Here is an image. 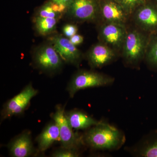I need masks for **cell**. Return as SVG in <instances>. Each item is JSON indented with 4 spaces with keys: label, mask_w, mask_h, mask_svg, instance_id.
<instances>
[{
    "label": "cell",
    "mask_w": 157,
    "mask_h": 157,
    "mask_svg": "<svg viewBox=\"0 0 157 157\" xmlns=\"http://www.w3.org/2000/svg\"><path fill=\"white\" fill-rule=\"evenodd\" d=\"M83 139L88 145L93 148L113 150L123 144L125 137L117 129L101 122L90 129L85 135Z\"/></svg>",
    "instance_id": "cell-1"
},
{
    "label": "cell",
    "mask_w": 157,
    "mask_h": 157,
    "mask_svg": "<svg viewBox=\"0 0 157 157\" xmlns=\"http://www.w3.org/2000/svg\"><path fill=\"white\" fill-rule=\"evenodd\" d=\"M113 80V78L101 73L81 70L73 76L68 86V90L70 97L73 98L80 90L109 85Z\"/></svg>",
    "instance_id": "cell-2"
},
{
    "label": "cell",
    "mask_w": 157,
    "mask_h": 157,
    "mask_svg": "<svg viewBox=\"0 0 157 157\" xmlns=\"http://www.w3.org/2000/svg\"><path fill=\"white\" fill-rule=\"evenodd\" d=\"M52 118L58 126L59 139L63 147L77 149L84 142L83 137L73 132V128L70 125L66 117L63 107L61 106L57 107Z\"/></svg>",
    "instance_id": "cell-3"
},
{
    "label": "cell",
    "mask_w": 157,
    "mask_h": 157,
    "mask_svg": "<svg viewBox=\"0 0 157 157\" xmlns=\"http://www.w3.org/2000/svg\"><path fill=\"white\" fill-rule=\"evenodd\" d=\"M33 61L37 67L47 72H54L61 68L63 61L51 43L43 44L36 49Z\"/></svg>",
    "instance_id": "cell-4"
},
{
    "label": "cell",
    "mask_w": 157,
    "mask_h": 157,
    "mask_svg": "<svg viewBox=\"0 0 157 157\" xmlns=\"http://www.w3.org/2000/svg\"><path fill=\"white\" fill-rule=\"evenodd\" d=\"M99 6L97 0H73L65 14L68 18L78 21H90L96 19Z\"/></svg>",
    "instance_id": "cell-5"
},
{
    "label": "cell",
    "mask_w": 157,
    "mask_h": 157,
    "mask_svg": "<svg viewBox=\"0 0 157 157\" xmlns=\"http://www.w3.org/2000/svg\"><path fill=\"white\" fill-rule=\"evenodd\" d=\"M38 90L29 84L17 95L9 100L5 104L2 112V118L22 113L28 106L32 98L36 95Z\"/></svg>",
    "instance_id": "cell-6"
},
{
    "label": "cell",
    "mask_w": 157,
    "mask_h": 157,
    "mask_svg": "<svg viewBox=\"0 0 157 157\" xmlns=\"http://www.w3.org/2000/svg\"><path fill=\"white\" fill-rule=\"evenodd\" d=\"M145 40L142 34L135 31L129 33L124 40V55L127 62L133 64L143 56Z\"/></svg>",
    "instance_id": "cell-7"
},
{
    "label": "cell",
    "mask_w": 157,
    "mask_h": 157,
    "mask_svg": "<svg viewBox=\"0 0 157 157\" xmlns=\"http://www.w3.org/2000/svg\"><path fill=\"white\" fill-rule=\"evenodd\" d=\"M48 40L53 45L63 60L72 64L76 65L80 61L81 53L70 39L61 35H55Z\"/></svg>",
    "instance_id": "cell-8"
},
{
    "label": "cell",
    "mask_w": 157,
    "mask_h": 157,
    "mask_svg": "<svg viewBox=\"0 0 157 157\" xmlns=\"http://www.w3.org/2000/svg\"><path fill=\"white\" fill-rule=\"evenodd\" d=\"M114 57V52L110 48L103 44H98L91 48L88 59L93 67L101 68L109 63Z\"/></svg>",
    "instance_id": "cell-9"
},
{
    "label": "cell",
    "mask_w": 157,
    "mask_h": 157,
    "mask_svg": "<svg viewBox=\"0 0 157 157\" xmlns=\"http://www.w3.org/2000/svg\"><path fill=\"white\" fill-rule=\"evenodd\" d=\"M11 155L15 157H26L31 155L34 151L30 135L27 133L20 135L10 145Z\"/></svg>",
    "instance_id": "cell-10"
},
{
    "label": "cell",
    "mask_w": 157,
    "mask_h": 157,
    "mask_svg": "<svg viewBox=\"0 0 157 157\" xmlns=\"http://www.w3.org/2000/svg\"><path fill=\"white\" fill-rule=\"evenodd\" d=\"M66 115L71 127L77 130L88 129L102 122L80 110H72L66 113Z\"/></svg>",
    "instance_id": "cell-11"
},
{
    "label": "cell",
    "mask_w": 157,
    "mask_h": 157,
    "mask_svg": "<svg viewBox=\"0 0 157 157\" xmlns=\"http://www.w3.org/2000/svg\"><path fill=\"white\" fill-rule=\"evenodd\" d=\"M101 11L104 19L109 23L121 25L126 18L127 12L114 0L105 2L102 6Z\"/></svg>",
    "instance_id": "cell-12"
},
{
    "label": "cell",
    "mask_w": 157,
    "mask_h": 157,
    "mask_svg": "<svg viewBox=\"0 0 157 157\" xmlns=\"http://www.w3.org/2000/svg\"><path fill=\"white\" fill-rule=\"evenodd\" d=\"M101 36L106 43L113 46H119L124 40V30L121 25L109 23L103 27Z\"/></svg>",
    "instance_id": "cell-13"
},
{
    "label": "cell",
    "mask_w": 157,
    "mask_h": 157,
    "mask_svg": "<svg viewBox=\"0 0 157 157\" xmlns=\"http://www.w3.org/2000/svg\"><path fill=\"white\" fill-rule=\"evenodd\" d=\"M60 138L59 130L56 123L48 125L39 135L38 138L39 151H44Z\"/></svg>",
    "instance_id": "cell-14"
},
{
    "label": "cell",
    "mask_w": 157,
    "mask_h": 157,
    "mask_svg": "<svg viewBox=\"0 0 157 157\" xmlns=\"http://www.w3.org/2000/svg\"><path fill=\"white\" fill-rule=\"evenodd\" d=\"M136 18L141 25L148 28L157 26V11L149 6L140 8L137 13Z\"/></svg>",
    "instance_id": "cell-15"
},
{
    "label": "cell",
    "mask_w": 157,
    "mask_h": 157,
    "mask_svg": "<svg viewBox=\"0 0 157 157\" xmlns=\"http://www.w3.org/2000/svg\"><path fill=\"white\" fill-rule=\"evenodd\" d=\"M58 20L56 18L36 16L34 19L35 29L39 35L48 36L56 30Z\"/></svg>",
    "instance_id": "cell-16"
},
{
    "label": "cell",
    "mask_w": 157,
    "mask_h": 157,
    "mask_svg": "<svg viewBox=\"0 0 157 157\" xmlns=\"http://www.w3.org/2000/svg\"><path fill=\"white\" fill-rule=\"evenodd\" d=\"M138 155L144 157H157V141L154 143L141 144L137 151Z\"/></svg>",
    "instance_id": "cell-17"
},
{
    "label": "cell",
    "mask_w": 157,
    "mask_h": 157,
    "mask_svg": "<svg viewBox=\"0 0 157 157\" xmlns=\"http://www.w3.org/2000/svg\"><path fill=\"white\" fill-rule=\"evenodd\" d=\"M63 14H60L53 10L52 7L50 2L42 6L38 10L36 16L44 17H50L59 19Z\"/></svg>",
    "instance_id": "cell-18"
},
{
    "label": "cell",
    "mask_w": 157,
    "mask_h": 157,
    "mask_svg": "<svg viewBox=\"0 0 157 157\" xmlns=\"http://www.w3.org/2000/svg\"><path fill=\"white\" fill-rule=\"evenodd\" d=\"M127 13H132L135 8L141 5L144 0H114Z\"/></svg>",
    "instance_id": "cell-19"
},
{
    "label": "cell",
    "mask_w": 157,
    "mask_h": 157,
    "mask_svg": "<svg viewBox=\"0 0 157 157\" xmlns=\"http://www.w3.org/2000/svg\"><path fill=\"white\" fill-rule=\"evenodd\" d=\"M79 153L76 149L63 148L58 151L52 155L55 157H76L79 156Z\"/></svg>",
    "instance_id": "cell-20"
},
{
    "label": "cell",
    "mask_w": 157,
    "mask_h": 157,
    "mask_svg": "<svg viewBox=\"0 0 157 157\" xmlns=\"http://www.w3.org/2000/svg\"><path fill=\"white\" fill-rule=\"evenodd\" d=\"M62 31L64 36L69 39L77 33L78 28L75 25L67 24L63 27Z\"/></svg>",
    "instance_id": "cell-21"
},
{
    "label": "cell",
    "mask_w": 157,
    "mask_h": 157,
    "mask_svg": "<svg viewBox=\"0 0 157 157\" xmlns=\"http://www.w3.org/2000/svg\"><path fill=\"white\" fill-rule=\"evenodd\" d=\"M147 58L149 61L157 65V41L152 45L149 52Z\"/></svg>",
    "instance_id": "cell-22"
},
{
    "label": "cell",
    "mask_w": 157,
    "mask_h": 157,
    "mask_svg": "<svg viewBox=\"0 0 157 157\" xmlns=\"http://www.w3.org/2000/svg\"><path fill=\"white\" fill-rule=\"evenodd\" d=\"M71 42L74 44V45H80L83 42V37L80 35L76 34V35H74L70 38H69Z\"/></svg>",
    "instance_id": "cell-23"
},
{
    "label": "cell",
    "mask_w": 157,
    "mask_h": 157,
    "mask_svg": "<svg viewBox=\"0 0 157 157\" xmlns=\"http://www.w3.org/2000/svg\"><path fill=\"white\" fill-rule=\"evenodd\" d=\"M73 1V0H51L50 1L56 4L66 6L68 8Z\"/></svg>",
    "instance_id": "cell-24"
}]
</instances>
